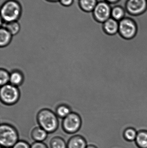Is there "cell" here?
I'll list each match as a JSON object with an SVG mask.
<instances>
[{
    "label": "cell",
    "instance_id": "6da1fadb",
    "mask_svg": "<svg viewBox=\"0 0 147 148\" xmlns=\"http://www.w3.org/2000/svg\"><path fill=\"white\" fill-rule=\"evenodd\" d=\"M124 10V18L136 24V34L127 39L119 32L106 33L102 41L103 60L107 73L118 88L131 96L147 100V8L137 15Z\"/></svg>",
    "mask_w": 147,
    "mask_h": 148
},
{
    "label": "cell",
    "instance_id": "7a4b0ae2",
    "mask_svg": "<svg viewBox=\"0 0 147 148\" xmlns=\"http://www.w3.org/2000/svg\"><path fill=\"white\" fill-rule=\"evenodd\" d=\"M37 121L39 127L48 134L54 133L58 127V116L47 109H43L39 111L37 114Z\"/></svg>",
    "mask_w": 147,
    "mask_h": 148
},
{
    "label": "cell",
    "instance_id": "3957f363",
    "mask_svg": "<svg viewBox=\"0 0 147 148\" xmlns=\"http://www.w3.org/2000/svg\"><path fill=\"white\" fill-rule=\"evenodd\" d=\"M21 12V7L18 2L9 0L1 8V17L5 23L16 21L20 18Z\"/></svg>",
    "mask_w": 147,
    "mask_h": 148
},
{
    "label": "cell",
    "instance_id": "277c9868",
    "mask_svg": "<svg viewBox=\"0 0 147 148\" xmlns=\"http://www.w3.org/2000/svg\"><path fill=\"white\" fill-rule=\"evenodd\" d=\"M19 141L17 130L8 123H2L0 126V144L1 147L11 148Z\"/></svg>",
    "mask_w": 147,
    "mask_h": 148
},
{
    "label": "cell",
    "instance_id": "5b68a950",
    "mask_svg": "<svg viewBox=\"0 0 147 148\" xmlns=\"http://www.w3.org/2000/svg\"><path fill=\"white\" fill-rule=\"evenodd\" d=\"M20 96V91L16 86L8 84L1 87L0 97L1 101L4 104H15L19 100Z\"/></svg>",
    "mask_w": 147,
    "mask_h": 148
},
{
    "label": "cell",
    "instance_id": "8992f818",
    "mask_svg": "<svg viewBox=\"0 0 147 148\" xmlns=\"http://www.w3.org/2000/svg\"><path fill=\"white\" fill-rule=\"evenodd\" d=\"M82 125V120L80 116L74 112H71L63 119L62 127L63 130L68 134H75L80 130Z\"/></svg>",
    "mask_w": 147,
    "mask_h": 148
},
{
    "label": "cell",
    "instance_id": "52a82bcc",
    "mask_svg": "<svg viewBox=\"0 0 147 148\" xmlns=\"http://www.w3.org/2000/svg\"><path fill=\"white\" fill-rule=\"evenodd\" d=\"M111 10L108 3L106 1L99 2L93 10V15L98 21L104 23L111 17Z\"/></svg>",
    "mask_w": 147,
    "mask_h": 148
},
{
    "label": "cell",
    "instance_id": "ba28073f",
    "mask_svg": "<svg viewBox=\"0 0 147 148\" xmlns=\"http://www.w3.org/2000/svg\"><path fill=\"white\" fill-rule=\"evenodd\" d=\"M121 35L126 38L130 39L136 34L137 27L133 20L124 18L119 21V31Z\"/></svg>",
    "mask_w": 147,
    "mask_h": 148
},
{
    "label": "cell",
    "instance_id": "9c48e42d",
    "mask_svg": "<svg viewBox=\"0 0 147 148\" xmlns=\"http://www.w3.org/2000/svg\"><path fill=\"white\" fill-rule=\"evenodd\" d=\"M147 8V0H128L126 9L129 14L137 15L145 12Z\"/></svg>",
    "mask_w": 147,
    "mask_h": 148
},
{
    "label": "cell",
    "instance_id": "30bf717a",
    "mask_svg": "<svg viewBox=\"0 0 147 148\" xmlns=\"http://www.w3.org/2000/svg\"><path fill=\"white\" fill-rule=\"evenodd\" d=\"M87 145V141L83 136L77 135L69 139L66 148H86Z\"/></svg>",
    "mask_w": 147,
    "mask_h": 148
},
{
    "label": "cell",
    "instance_id": "8fae6325",
    "mask_svg": "<svg viewBox=\"0 0 147 148\" xmlns=\"http://www.w3.org/2000/svg\"><path fill=\"white\" fill-rule=\"evenodd\" d=\"M104 29L108 34H115L119 31V21L110 17L104 23Z\"/></svg>",
    "mask_w": 147,
    "mask_h": 148
},
{
    "label": "cell",
    "instance_id": "7c38bea8",
    "mask_svg": "<svg viewBox=\"0 0 147 148\" xmlns=\"http://www.w3.org/2000/svg\"><path fill=\"white\" fill-rule=\"evenodd\" d=\"M47 134L48 133L40 127L34 128L31 133V137L35 141L41 142H43L46 139Z\"/></svg>",
    "mask_w": 147,
    "mask_h": 148
},
{
    "label": "cell",
    "instance_id": "4fadbf2b",
    "mask_svg": "<svg viewBox=\"0 0 147 148\" xmlns=\"http://www.w3.org/2000/svg\"><path fill=\"white\" fill-rule=\"evenodd\" d=\"M97 0H79L80 8L85 12H93L98 3Z\"/></svg>",
    "mask_w": 147,
    "mask_h": 148
},
{
    "label": "cell",
    "instance_id": "5bb4252c",
    "mask_svg": "<svg viewBox=\"0 0 147 148\" xmlns=\"http://www.w3.org/2000/svg\"><path fill=\"white\" fill-rule=\"evenodd\" d=\"M12 35L5 28L0 29V46L1 47L7 46L11 41Z\"/></svg>",
    "mask_w": 147,
    "mask_h": 148
},
{
    "label": "cell",
    "instance_id": "9a60e30c",
    "mask_svg": "<svg viewBox=\"0 0 147 148\" xmlns=\"http://www.w3.org/2000/svg\"><path fill=\"white\" fill-rule=\"evenodd\" d=\"M23 75L20 71L15 70L10 74L9 82L14 86L17 87L21 85L23 82Z\"/></svg>",
    "mask_w": 147,
    "mask_h": 148
},
{
    "label": "cell",
    "instance_id": "2e32d148",
    "mask_svg": "<svg viewBox=\"0 0 147 148\" xmlns=\"http://www.w3.org/2000/svg\"><path fill=\"white\" fill-rule=\"evenodd\" d=\"M3 27L5 28L12 35L17 34L20 30V25L17 21L4 23Z\"/></svg>",
    "mask_w": 147,
    "mask_h": 148
},
{
    "label": "cell",
    "instance_id": "e0dca14e",
    "mask_svg": "<svg viewBox=\"0 0 147 148\" xmlns=\"http://www.w3.org/2000/svg\"><path fill=\"white\" fill-rule=\"evenodd\" d=\"M135 141L140 148H147V131L138 132Z\"/></svg>",
    "mask_w": 147,
    "mask_h": 148
},
{
    "label": "cell",
    "instance_id": "ac0fdd59",
    "mask_svg": "<svg viewBox=\"0 0 147 148\" xmlns=\"http://www.w3.org/2000/svg\"><path fill=\"white\" fill-rule=\"evenodd\" d=\"M50 146L51 148H66L67 143L63 138L60 136H54L50 140Z\"/></svg>",
    "mask_w": 147,
    "mask_h": 148
},
{
    "label": "cell",
    "instance_id": "d6986e66",
    "mask_svg": "<svg viewBox=\"0 0 147 148\" xmlns=\"http://www.w3.org/2000/svg\"><path fill=\"white\" fill-rule=\"evenodd\" d=\"M125 12L124 9L120 6L114 7L111 10V17L120 21L124 18Z\"/></svg>",
    "mask_w": 147,
    "mask_h": 148
},
{
    "label": "cell",
    "instance_id": "ffe728a7",
    "mask_svg": "<svg viewBox=\"0 0 147 148\" xmlns=\"http://www.w3.org/2000/svg\"><path fill=\"white\" fill-rule=\"evenodd\" d=\"M71 112L70 108L65 104H62L58 106L56 110V114L57 116L63 119L67 116Z\"/></svg>",
    "mask_w": 147,
    "mask_h": 148
},
{
    "label": "cell",
    "instance_id": "44dd1931",
    "mask_svg": "<svg viewBox=\"0 0 147 148\" xmlns=\"http://www.w3.org/2000/svg\"><path fill=\"white\" fill-rule=\"evenodd\" d=\"M137 132L133 128L127 129L124 132L125 139L129 141H134L136 140Z\"/></svg>",
    "mask_w": 147,
    "mask_h": 148
},
{
    "label": "cell",
    "instance_id": "7402d4cb",
    "mask_svg": "<svg viewBox=\"0 0 147 148\" xmlns=\"http://www.w3.org/2000/svg\"><path fill=\"white\" fill-rule=\"evenodd\" d=\"M10 80V74L8 72L3 69L0 70V84L2 86L8 84Z\"/></svg>",
    "mask_w": 147,
    "mask_h": 148
},
{
    "label": "cell",
    "instance_id": "603a6c76",
    "mask_svg": "<svg viewBox=\"0 0 147 148\" xmlns=\"http://www.w3.org/2000/svg\"><path fill=\"white\" fill-rule=\"evenodd\" d=\"M12 148H31V146L25 141L19 140Z\"/></svg>",
    "mask_w": 147,
    "mask_h": 148
},
{
    "label": "cell",
    "instance_id": "cb8c5ba5",
    "mask_svg": "<svg viewBox=\"0 0 147 148\" xmlns=\"http://www.w3.org/2000/svg\"><path fill=\"white\" fill-rule=\"evenodd\" d=\"M31 148H48L47 146L43 142H35L31 145Z\"/></svg>",
    "mask_w": 147,
    "mask_h": 148
},
{
    "label": "cell",
    "instance_id": "d4e9b609",
    "mask_svg": "<svg viewBox=\"0 0 147 148\" xmlns=\"http://www.w3.org/2000/svg\"><path fill=\"white\" fill-rule=\"evenodd\" d=\"M74 0H60V3L65 7H69L73 3Z\"/></svg>",
    "mask_w": 147,
    "mask_h": 148
},
{
    "label": "cell",
    "instance_id": "484cf974",
    "mask_svg": "<svg viewBox=\"0 0 147 148\" xmlns=\"http://www.w3.org/2000/svg\"><path fill=\"white\" fill-rule=\"evenodd\" d=\"M105 1L109 3H114L117 2L119 0H105Z\"/></svg>",
    "mask_w": 147,
    "mask_h": 148
},
{
    "label": "cell",
    "instance_id": "4316f807",
    "mask_svg": "<svg viewBox=\"0 0 147 148\" xmlns=\"http://www.w3.org/2000/svg\"><path fill=\"white\" fill-rule=\"evenodd\" d=\"M86 148H98L96 146L92 144H88Z\"/></svg>",
    "mask_w": 147,
    "mask_h": 148
},
{
    "label": "cell",
    "instance_id": "83f0119b",
    "mask_svg": "<svg viewBox=\"0 0 147 148\" xmlns=\"http://www.w3.org/2000/svg\"><path fill=\"white\" fill-rule=\"evenodd\" d=\"M48 1L53 2H55L59 1L60 0H47Z\"/></svg>",
    "mask_w": 147,
    "mask_h": 148
},
{
    "label": "cell",
    "instance_id": "f1b7e54d",
    "mask_svg": "<svg viewBox=\"0 0 147 148\" xmlns=\"http://www.w3.org/2000/svg\"><path fill=\"white\" fill-rule=\"evenodd\" d=\"M103 123H104V122H102V124ZM120 123H121V122H120Z\"/></svg>",
    "mask_w": 147,
    "mask_h": 148
},
{
    "label": "cell",
    "instance_id": "f546056e",
    "mask_svg": "<svg viewBox=\"0 0 147 148\" xmlns=\"http://www.w3.org/2000/svg\"><path fill=\"white\" fill-rule=\"evenodd\" d=\"M1 148H8V147H1Z\"/></svg>",
    "mask_w": 147,
    "mask_h": 148
}]
</instances>
